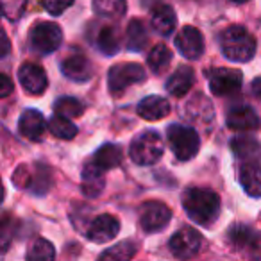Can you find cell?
I'll use <instances>...</instances> for the list:
<instances>
[{"mask_svg":"<svg viewBox=\"0 0 261 261\" xmlns=\"http://www.w3.org/2000/svg\"><path fill=\"white\" fill-rule=\"evenodd\" d=\"M182 206L195 224L211 225L220 215V197L213 190L190 188L182 195Z\"/></svg>","mask_w":261,"mask_h":261,"instance_id":"cell-1","label":"cell"},{"mask_svg":"<svg viewBox=\"0 0 261 261\" xmlns=\"http://www.w3.org/2000/svg\"><path fill=\"white\" fill-rule=\"evenodd\" d=\"M220 47L229 61L247 63L256 54V41L242 25H231L220 36Z\"/></svg>","mask_w":261,"mask_h":261,"instance_id":"cell-2","label":"cell"},{"mask_svg":"<svg viewBox=\"0 0 261 261\" xmlns=\"http://www.w3.org/2000/svg\"><path fill=\"white\" fill-rule=\"evenodd\" d=\"M129 156L136 165H154L163 156V140L156 130H143L130 143Z\"/></svg>","mask_w":261,"mask_h":261,"instance_id":"cell-3","label":"cell"},{"mask_svg":"<svg viewBox=\"0 0 261 261\" xmlns=\"http://www.w3.org/2000/svg\"><path fill=\"white\" fill-rule=\"evenodd\" d=\"M168 142H170L172 152L181 161H190L197 156L200 147V138L197 130L186 125H174L168 127Z\"/></svg>","mask_w":261,"mask_h":261,"instance_id":"cell-4","label":"cell"},{"mask_svg":"<svg viewBox=\"0 0 261 261\" xmlns=\"http://www.w3.org/2000/svg\"><path fill=\"white\" fill-rule=\"evenodd\" d=\"M145 81V70L142 65L136 63H123V65H115L109 70L108 86L113 95H122L133 84H138Z\"/></svg>","mask_w":261,"mask_h":261,"instance_id":"cell-5","label":"cell"},{"mask_svg":"<svg viewBox=\"0 0 261 261\" xmlns=\"http://www.w3.org/2000/svg\"><path fill=\"white\" fill-rule=\"evenodd\" d=\"M61 41H63V31L54 22L38 23L31 31V47L38 54H52V52L61 47Z\"/></svg>","mask_w":261,"mask_h":261,"instance_id":"cell-6","label":"cell"},{"mask_svg":"<svg viewBox=\"0 0 261 261\" xmlns=\"http://www.w3.org/2000/svg\"><path fill=\"white\" fill-rule=\"evenodd\" d=\"M170 250L175 257H181V259H188L193 257L200 252V247H202V236L200 232H197L192 227L179 229L174 236L170 238Z\"/></svg>","mask_w":261,"mask_h":261,"instance_id":"cell-7","label":"cell"},{"mask_svg":"<svg viewBox=\"0 0 261 261\" xmlns=\"http://www.w3.org/2000/svg\"><path fill=\"white\" fill-rule=\"evenodd\" d=\"M243 75L234 68H215L210 73V90L218 97L232 95L242 88Z\"/></svg>","mask_w":261,"mask_h":261,"instance_id":"cell-8","label":"cell"},{"mask_svg":"<svg viewBox=\"0 0 261 261\" xmlns=\"http://www.w3.org/2000/svg\"><path fill=\"white\" fill-rule=\"evenodd\" d=\"M120 231V220L113 215H98L93 220L88 224L86 231V238L93 243H108L118 234Z\"/></svg>","mask_w":261,"mask_h":261,"instance_id":"cell-9","label":"cell"},{"mask_svg":"<svg viewBox=\"0 0 261 261\" xmlns=\"http://www.w3.org/2000/svg\"><path fill=\"white\" fill-rule=\"evenodd\" d=\"M172 218V211L163 202H147L140 215V225L145 232L163 231Z\"/></svg>","mask_w":261,"mask_h":261,"instance_id":"cell-10","label":"cell"},{"mask_svg":"<svg viewBox=\"0 0 261 261\" xmlns=\"http://www.w3.org/2000/svg\"><path fill=\"white\" fill-rule=\"evenodd\" d=\"M175 47L181 52L182 58L195 61L204 54V38L199 29L186 25L175 34Z\"/></svg>","mask_w":261,"mask_h":261,"instance_id":"cell-11","label":"cell"},{"mask_svg":"<svg viewBox=\"0 0 261 261\" xmlns=\"http://www.w3.org/2000/svg\"><path fill=\"white\" fill-rule=\"evenodd\" d=\"M18 81L23 90L31 95H41L48 86L45 70L40 65H34V63H23L20 66Z\"/></svg>","mask_w":261,"mask_h":261,"instance_id":"cell-12","label":"cell"},{"mask_svg":"<svg viewBox=\"0 0 261 261\" xmlns=\"http://www.w3.org/2000/svg\"><path fill=\"white\" fill-rule=\"evenodd\" d=\"M45 129H47V122L40 111L27 109L22 113L18 120V130L23 138L31 140V142H40L45 135Z\"/></svg>","mask_w":261,"mask_h":261,"instance_id":"cell-13","label":"cell"},{"mask_svg":"<svg viewBox=\"0 0 261 261\" xmlns=\"http://www.w3.org/2000/svg\"><path fill=\"white\" fill-rule=\"evenodd\" d=\"M61 72L65 77L75 81V83H86L93 75V66L86 56H70L61 63Z\"/></svg>","mask_w":261,"mask_h":261,"instance_id":"cell-14","label":"cell"},{"mask_svg":"<svg viewBox=\"0 0 261 261\" xmlns=\"http://www.w3.org/2000/svg\"><path fill=\"white\" fill-rule=\"evenodd\" d=\"M259 125V118L249 106H238L227 113V127L232 130H256Z\"/></svg>","mask_w":261,"mask_h":261,"instance_id":"cell-15","label":"cell"},{"mask_svg":"<svg viewBox=\"0 0 261 261\" xmlns=\"http://www.w3.org/2000/svg\"><path fill=\"white\" fill-rule=\"evenodd\" d=\"M136 113L143 120L156 122V120L165 118L170 113V104H168L167 98L160 97V95H150V97L140 100V104L136 106Z\"/></svg>","mask_w":261,"mask_h":261,"instance_id":"cell-16","label":"cell"},{"mask_svg":"<svg viewBox=\"0 0 261 261\" xmlns=\"http://www.w3.org/2000/svg\"><path fill=\"white\" fill-rule=\"evenodd\" d=\"M195 83V72L192 66H179L167 81V91L172 97H185Z\"/></svg>","mask_w":261,"mask_h":261,"instance_id":"cell-17","label":"cell"},{"mask_svg":"<svg viewBox=\"0 0 261 261\" xmlns=\"http://www.w3.org/2000/svg\"><path fill=\"white\" fill-rule=\"evenodd\" d=\"M231 149L238 160L245 161V163H256L261 160V145L257 140L250 138V136H238L231 142Z\"/></svg>","mask_w":261,"mask_h":261,"instance_id":"cell-18","label":"cell"},{"mask_svg":"<svg viewBox=\"0 0 261 261\" xmlns=\"http://www.w3.org/2000/svg\"><path fill=\"white\" fill-rule=\"evenodd\" d=\"M150 23H152V29L156 31L158 34L168 36V34H172L175 31L177 18H175V13L170 6H158L152 11Z\"/></svg>","mask_w":261,"mask_h":261,"instance_id":"cell-19","label":"cell"},{"mask_svg":"<svg viewBox=\"0 0 261 261\" xmlns=\"http://www.w3.org/2000/svg\"><path fill=\"white\" fill-rule=\"evenodd\" d=\"M240 185L250 197H261V167L257 163H243L240 168Z\"/></svg>","mask_w":261,"mask_h":261,"instance_id":"cell-20","label":"cell"},{"mask_svg":"<svg viewBox=\"0 0 261 261\" xmlns=\"http://www.w3.org/2000/svg\"><path fill=\"white\" fill-rule=\"evenodd\" d=\"M122 158H123V152L118 145L106 143V145H102L100 149L93 154L91 163L106 172V170H111V168L118 167V165L122 163Z\"/></svg>","mask_w":261,"mask_h":261,"instance_id":"cell-21","label":"cell"},{"mask_svg":"<svg viewBox=\"0 0 261 261\" xmlns=\"http://www.w3.org/2000/svg\"><path fill=\"white\" fill-rule=\"evenodd\" d=\"M104 190V170L90 163L83 170V192L86 197H97Z\"/></svg>","mask_w":261,"mask_h":261,"instance_id":"cell-22","label":"cell"},{"mask_svg":"<svg viewBox=\"0 0 261 261\" xmlns=\"http://www.w3.org/2000/svg\"><path fill=\"white\" fill-rule=\"evenodd\" d=\"M125 0H93V11L100 18L118 20L125 15Z\"/></svg>","mask_w":261,"mask_h":261,"instance_id":"cell-23","label":"cell"},{"mask_svg":"<svg viewBox=\"0 0 261 261\" xmlns=\"http://www.w3.org/2000/svg\"><path fill=\"white\" fill-rule=\"evenodd\" d=\"M97 47L102 54L115 56L120 50V34L115 27H102L97 34Z\"/></svg>","mask_w":261,"mask_h":261,"instance_id":"cell-24","label":"cell"},{"mask_svg":"<svg viewBox=\"0 0 261 261\" xmlns=\"http://www.w3.org/2000/svg\"><path fill=\"white\" fill-rule=\"evenodd\" d=\"M170 61H172V52L165 43H158L149 52V66L158 75L167 72L168 66H170Z\"/></svg>","mask_w":261,"mask_h":261,"instance_id":"cell-25","label":"cell"},{"mask_svg":"<svg viewBox=\"0 0 261 261\" xmlns=\"http://www.w3.org/2000/svg\"><path fill=\"white\" fill-rule=\"evenodd\" d=\"M48 129H50L52 135L59 140H72L77 136L75 123H72V120L63 115H58V113H56L50 118V122H48Z\"/></svg>","mask_w":261,"mask_h":261,"instance_id":"cell-26","label":"cell"},{"mask_svg":"<svg viewBox=\"0 0 261 261\" xmlns=\"http://www.w3.org/2000/svg\"><path fill=\"white\" fill-rule=\"evenodd\" d=\"M147 43V31L140 20H133L127 27V47L133 52H140Z\"/></svg>","mask_w":261,"mask_h":261,"instance_id":"cell-27","label":"cell"},{"mask_svg":"<svg viewBox=\"0 0 261 261\" xmlns=\"http://www.w3.org/2000/svg\"><path fill=\"white\" fill-rule=\"evenodd\" d=\"M227 238L231 240V243L238 249H250L254 243V238H256V232L249 227V225L238 224L234 227L229 229Z\"/></svg>","mask_w":261,"mask_h":261,"instance_id":"cell-28","label":"cell"},{"mask_svg":"<svg viewBox=\"0 0 261 261\" xmlns=\"http://www.w3.org/2000/svg\"><path fill=\"white\" fill-rule=\"evenodd\" d=\"M54 111L58 115L66 116V118H79L84 113V106L73 97H61L56 100Z\"/></svg>","mask_w":261,"mask_h":261,"instance_id":"cell-29","label":"cell"},{"mask_svg":"<svg viewBox=\"0 0 261 261\" xmlns=\"http://www.w3.org/2000/svg\"><path fill=\"white\" fill-rule=\"evenodd\" d=\"M54 256H56L54 245L45 238H38L36 242L31 245L29 252H27V259H31V261H47V259H52Z\"/></svg>","mask_w":261,"mask_h":261,"instance_id":"cell-30","label":"cell"},{"mask_svg":"<svg viewBox=\"0 0 261 261\" xmlns=\"http://www.w3.org/2000/svg\"><path fill=\"white\" fill-rule=\"evenodd\" d=\"M136 254V247L133 242H120L116 243L115 247L111 249L104 250L100 254L102 259H115V261H125V259H130V257Z\"/></svg>","mask_w":261,"mask_h":261,"instance_id":"cell-31","label":"cell"},{"mask_svg":"<svg viewBox=\"0 0 261 261\" xmlns=\"http://www.w3.org/2000/svg\"><path fill=\"white\" fill-rule=\"evenodd\" d=\"M2 2V13L8 20L16 22L22 18L23 11H25L27 0H0Z\"/></svg>","mask_w":261,"mask_h":261,"instance_id":"cell-32","label":"cell"},{"mask_svg":"<svg viewBox=\"0 0 261 261\" xmlns=\"http://www.w3.org/2000/svg\"><path fill=\"white\" fill-rule=\"evenodd\" d=\"M43 8L50 13L52 16H59L73 4V0H41Z\"/></svg>","mask_w":261,"mask_h":261,"instance_id":"cell-33","label":"cell"},{"mask_svg":"<svg viewBox=\"0 0 261 261\" xmlns=\"http://www.w3.org/2000/svg\"><path fill=\"white\" fill-rule=\"evenodd\" d=\"M13 91V83H11V79H9L8 75H0V97L2 98H6L9 93Z\"/></svg>","mask_w":261,"mask_h":261,"instance_id":"cell-34","label":"cell"},{"mask_svg":"<svg viewBox=\"0 0 261 261\" xmlns=\"http://www.w3.org/2000/svg\"><path fill=\"white\" fill-rule=\"evenodd\" d=\"M249 250L252 252V256H254V257H261V234H256L252 247H250Z\"/></svg>","mask_w":261,"mask_h":261,"instance_id":"cell-35","label":"cell"},{"mask_svg":"<svg viewBox=\"0 0 261 261\" xmlns=\"http://www.w3.org/2000/svg\"><path fill=\"white\" fill-rule=\"evenodd\" d=\"M252 93H254V97L261 98V77L252 81Z\"/></svg>","mask_w":261,"mask_h":261,"instance_id":"cell-36","label":"cell"},{"mask_svg":"<svg viewBox=\"0 0 261 261\" xmlns=\"http://www.w3.org/2000/svg\"><path fill=\"white\" fill-rule=\"evenodd\" d=\"M2 38H4V52H2V58H4V56H8V52H9V41H8V36H6V33L2 34Z\"/></svg>","mask_w":261,"mask_h":261,"instance_id":"cell-37","label":"cell"},{"mask_svg":"<svg viewBox=\"0 0 261 261\" xmlns=\"http://www.w3.org/2000/svg\"><path fill=\"white\" fill-rule=\"evenodd\" d=\"M232 2H236V4H243V2H249V0H232Z\"/></svg>","mask_w":261,"mask_h":261,"instance_id":"cell-38","label":"cell"}]
</instances>
